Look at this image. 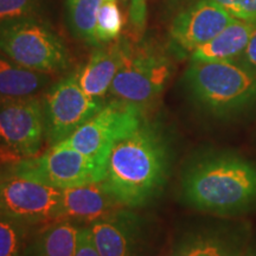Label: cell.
Wrapping results in <instances>:
<instances>
[{
	"instance_id": "obj_14",
	"label": "cell",
	"mask_w": 256,
	"mask_h": 256,
	"mask_svg": "<svg viewBox=\"0 0 256 256\" xmlns=\"http://www.w3.org/2000/svg\"><path fill=\"white\" fill-rule=\"evenodd\" d=\"M247 249L244 229L204 230L179 240L172 256H238Z\"/></svg>"
},
{
	"instance_id": "obj_21",
	"label": "cell",
	"mask_w": 256,
	"mask_h": 256,
	"mask_svg": "<svg viewBox=\"0 0 256 256\" xmlns=\"http://www.w3.org/2000/svg\"><path fill=\"white\" fill-rule=\"evenodd\" d=\"M28 226L0 215V256H22L28 242Z\"/></svg>"
},
{
	"instance_id": "obj_5",
	"label": "cell",
	"mask_w": 256,
	"mask_h": 256,
	"mask_svg": "<svg viewBox=\"0 0 256 256\" xmlns=\"http://www.w3.org/2000/svg\"><path fill=\"white\" fill-rule=\"evenodd\" d=\"M171 74V60L159 49L122 42V60L110 92L146 112L160 98Z\"/></svg>"
},
{
	"instance_id": "obj_24",
	"label": "cell",
	"mask_w": 256,
	"mask_h": 256,
	"mask_svg": "<svg viewBox=\"0 0 256 256\" xmlns=\"http://www.w3.org/2000/svg\"><path fill=\"white\" fill-rule=\"evenodd\" d=\"M75 256H100L92 242V232L88 226H80Z\"/></svg>"
},
{
	"instance_id": "obj_25",
	"label": "cell",
	"mask_w": 256,
	"mask_h": 256,
	"mask_svg": "<svg viewBox=\"0 0 256 256\" xmlns=\"http://www.w3.org/2000/svg\"><path fill=\"white\" fill-rule=\"evenodd\" d=\"M238 62H241L243 66H248L252 72H256V31L252 34V37L249 40L247 48L243 51L242 55L238 58Z\"/></svg>"
},
{
	"instance_id": "obj_19",
	"label": "cell",
	"mask_w": 256,
	"mask_h": 256,
	"mask_svg": "<svg viewBox=\"0 0 256 256\" xmlns=\"http://www.w3.org/2000/svg\"><path fill=\"white\" fill-rule=\"evenodd\" d=\"M104 0H68V17L74 34L96 46V19Z\"/></svg>"
},
{
	"instance_id": "obj_7",
	"label": "cell",
	"mask_w": 256,
	"mask_h": 256,
	"mask_svg": "<svg viewBox=\"0 0 256 256\" xmlns=\"http://www.w3.org/2000/svg\"><path fill=\"white\" fill-rule=\"evenodd\" d=\"M144 120L145 110L130 102L114 98L104 104L90 119L60 142L107 166L113 146L139 127Z\"/></svg>"
},
{
	"instance_id": "obj_4",
	"label": "cell",
	"mask_w": 256,
	"mask_h": 256,
	"mask_svg": "<svg viewBox=\"0 0 256 256\" xmlns=\"http://www.w3.org/2000/svg\"><path fill=\"white\" fill-rule=\"evenodd\" d=\"M0 52L24 68L46 75L64 72L70 64L63 40L37 18L0 23Z\"/></svg>"
},
{
	"instance_id": "obj_15",
	"label": "cell",
	"mask_w": 256,
	"mask_h": 256,
	"mask_svg": "<svg viewBox=\"0 0 256 256\" xmlns=\"http://www.w3.org/2000/svg\"><path fill=\"white\" fill-rule=\"evenodd\" d=\"M122 60V42L108 46H98L89 57L88 62L78 72V78L86 94L102 98L110 90L115 75Z\"/></svg>"
},
{
	"instance_id": "obj_13",
	"label": "cell",
	"mask_w": 256,
	"mask_h": 256,
	"mask_svg": "<svg viewBox=\"0 0 256 256\" xmlns=\"http://www.w3.org/2000/svg\"><path fill=\"white\" fill-rule=\"evenodd\" d=\"M121 206L104 182H96L62 190L54 220L89 224L110 216Z\"/></svg>"
},
{
	"instance_id": "obj_20",
	"label": "cell",
	"mask_w": 256,
	"mask_h": 256,
	"mask_svg": "<svg viewBox=\"0 0 256 256\" xmlns=\"http://www.w3.org/2000/svg\"><path fill=\"white\" fill-rule=\"evenodd\" d=\"M124 28L122 12L116 0H104L96 19V46L118 40Z\"/></svg>"
},
{
	"instance_id": "obj_12",
	"label": "cell",
	"mask_w": 256,
	"mask_h": 256,
	"mask_svg": "<svg viewBox=\"0 0 256 256\" xmlns=\"http://www.w3.org/2000/svg\"><path fill=\"white\" fill-rule=\"evenodd\" d=\"M88 226L100 256H144L142 228L133 214L120 209Z\"/></svg>"
},
{
	"instance_id": "obj_27",
	"label": "cell",
	"mask_w": 256,
	"mask_h": 256,
	"mask_svg": "<svg viewBox=\"0 0 256 256\" xmlns=\"http://www.w3.org/2000/svg\"><path fill=\"white\" fill-rule=\"evenodd\" d=\"M247 250H248V249H247ZM247 250H246V252H243L242 254H240V255H238V256H247Z\"/></svg>"
},
{
	"instance_id": "obj_1",
	"label": "cell",
	"mask_w": 256,
	"mask_h": 256,
	"mask_svg": "<svg viewBox=\"0 0 256 256\" xmlns=\"http://www.w3.org/2000/svg\"><path fill=\"white\" fill-rule=\"evenodd\" d=\"M170 168V148L156 124L146 119L112 148L104 185L124 208L145 206L162 190Z\"/></svg>"
},
{
	"instance_id": "obj_11",
	"label": "cell",
	"mask_w": 256,
	"mask_h": 256,
	"mask_svg": "<svg viewBox=\"0 0 256 256\" xmlns=\"http://www.w3.org/2000/svg\"><path fill=\"white\" fill-rule=\"evenodd\" d=\"M235 18L214 0H197L172 22L170 37L182 54H191L215 38Z\"/></svg>"
},
{
	"instance_id": "obj_23",
	"label": "cell",
	"mask_w": 256,
	"mask_h": 256,
	"mask_svg": "<svg viewBox=\"0 0 256 256\" xmlns=\"http://www.w3.org/2000/svg\"><path fill=\"white\" fill-rule=\"evenodd\" d=\"M232 18L256 22V0H214Z\"/></svg>"
},
{
	"instance_id": "obj_28",
	"label": "cell",
	"mask_w": 256,
	"mask_h": 256,
	"mask_svg": "<svg viewBox=\"0 0 256 256\" xmlns=\"http://www.w3.org/2000/svg\"><path fill=\"white\" fill-rule=\"evenodd\" d=\"M2 162H0V174H2Z\"/></svg>"
},
{
	"instance_id": "obj_6",
	"label": "cell",
	"mask_w": 256,
	"mask_h": 256,
	"mask_svg": "<svg viewBox=\"0 0 256 256\" xmlns=\"http://www.w3.org/2000/svg\"><path fill=\"white\" fill-rule=\"evenodd\" d=\"M5 170L57 190L96 183L106 177V164L62 142L51 145L43 154L8 165Z\"/></svg>"
},
{
	"instance_id": "obj_8",
	"label": "cell",
	"mask_w": 256,
	"mask_h": 256,
	"mask_svg": "<svg viewBox=\"0 0 256 256\" xmlns=\"http://www.w3.org/2000/svg\"><path fill=\"white\" fill-rule=\"evenodd\" d=\"M46 136L43 102L34 96L0 98V162L38 156Z\"/></svg>"
},
{
	"instance_id": "obj_10",
	"label": "cell",
	"mask_w": 256,
	"mask_h": 256,
	"mask_svg": "<svg viewBox=\"0 0 256 256\" xmlns=\"http://www.w3.org/2000/svg\"><path fill=\"white\" fill-rule=\"evenodd\" d=\"M62 190L2 170L0 174V215L25 226L55 220Z\"/></svg>"
},
{
	"instance_id": "obj_17",
	"label": "cell",
	"mask_w": 256,
	"mask_h": 256,
	"mask_svg": "<svg viewBox=\"0 0 256 256\" xmlns=\"http://www.w3.org/2000/svg\"><path fill=\"white\" fill-rule=\"evenodd\" d=\"M78 230V224L54 220L28 240L22 256H75Z\"/></svg>"
},
{
	"instance_id": "obj_3",
	"label": "cell",
	"mask_w": 256,
	"mask_h": 256,
	"mask_svg": "<svg viewBox=\"0 0 256 256\" xmlns=\"http://www.w3.org/2000/svg\"><path fill=\"white\" fill-rule=\"evenodd\" d=\"M186 89L202 110L217 119L244 113L256 104V72L232 60H191Z\"/></svg>"
},
{
	"instance_id": "obj_26",
	"label": "cell",
	"mask_w": 256,
	"mask_h": 256,
	"mask_svg": "<svg viewBox=\"0 0 256 256\" xmlns=\"http://www.w3.org/2000/svg\"><path fill=\"white\" fill-rule=\"evenodd\" d=\"M247 256H256V248L255 247H248V250H247Z\"/></svg>"
},
{
	"instance_id": "obj_18",
	"label": "cell",
	"mask_w": 256,
	"mask_h": 256,
	"mask_svg": "<svg viewBox=\"0 0 256 256\" xmlns=\"http://www.w3.org/2000/svg\"><path fill=\"white\" fill-rule=\"evenodd\" d=\"M49 82V75L32 72L0 52V98L34 96Z\"/></svg>"
},
{
	"instance_id": "obj_2",
	"label": "cell",
	"mask_w": 256,
	"mask_h": 256,
	"mask_svg": "<svg viewBox=\"0 0 256 256\" xmlns=\"http://www.w3.org/2000/svg\"><path fill=\"white\" fill-rule=\"evenodd\" d=\"M188 206L216 216H238L256 208V162L236 153H209L192 162L182 178Z\"/></svg>"
},
{
	"instance_id": "obj_16",
	"label": "cell",
	"mask_w": 256,
	"mask_h": 256,
	"mask_svg": "<svg viewBox=\"0 0 256 256\" xmlns=\"http://www.w3.org/2000/svg\"><path fill=\"white\" fill-rule=\"evenodd\" d=\"M256 31V22L234 19L215 38L190 55L191 60H238Z\"/></svg>"
},
{
	"instance_id": "obj_9",
	"label": "cell",
	"mask_w": 256,
	"mask_h": 256,
	"mask_svg": "<svg viewBox=\"0 0 256 256\" xmlns=\"http://www.w3.org/2000/svg\"><path fill=\"white\" fill-rule=\"evenodd\" d=\"M104 106L83 90L78 72L70 74L52 86L43 101L46 138L55 145L69 138Z\"/></svg>"
},
{
	"instance_id": "obj_22",
	"label": "cell",
	"mask_w": 256,
	"mask_h": 256,
	"mask_svg": "<svg viewBox=\"0 0 256 256\" xmlns=\"http://www.w3.org/2000/svg\"><path fill=\"white\" fill-rule=\"evenodd\" d=\"M43 0H0V23L23 18H36Z\"/></svg>"
}]
</instances>
